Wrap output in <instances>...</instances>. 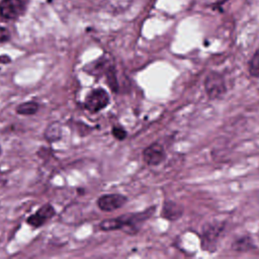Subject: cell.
Instances as JSON below:
<instances>
[{
    "label": "cell",
    "instance_id": "obj_1",
    "mask_svg": "<svg viewBox=\"0 0 259 259\" xmlns=\"http://www.w3.org/2000/svg\"><path fill=\"white\" fill-rule=\"evenodd\" d=\"M155 211V207L147 208L144 211L140 212H133V213H125L119 215L117 218H111L102 221L99 224V228L102 231H115V230H122L127 234L134 235L139 232L140 228L142 227L143 223L146 222Z\"/></svg>",
    "mask_w": 259,
    "mask_h": 259
},
{
    "label": "cell",
    "instance_id": "obj_2",
    "mask_svg": "<svg viewBox=\"0 0 259 259\" xmlns=\"http://www.w3.org/2000/svg\"><path fill=\"white\" fill-rule=\"evenodd\" d=\"M225 230V224L221 222H215L212 224L206 225L201 234V246L202 249L213 252L217 249L220 239Z\"/></svg>",
    "mask_w": 259,
    "mask_h": 259
},
{
    "label": "cell",
    "instance_id": "obj_3",
    "mask_svg": "<svg viewBox=\"0 0 259 259\" xmlns=\"http://www.w3.org/2000/svg\"><path fill=\"white\" fill-rule=\"evenodd\" d=\"M204 89L209 99H220L227 93L224 76L219 72H209L204 79Z\"/></svg>",
    "mask_w": 259,
    "mask_h": 259
},
{
    "label": "cell",
    "instance_id": "obj_4",
    "mask_svg": "<svg viewBox=\"0 0 259 259\" xmlns=\"http://www.w3.org/2000/svg\"><path fill=\"white\" fill-rule=\"evenodd\" d=\"M109 101L110 99L108 93L102 88H97L91 90L86 96L84 106L91 113H96L105 108Z\"/></svg>",
    "mask_w": 259,
    "mask_h": 259
},
{
    "label": "cell",
    "instance_id": "obj_5",
    "mask_svg": "<svg viewBox=\"0 0 259 259\" xmlns=\"http://www.w3.org/2000/svg\"><path fill=\"white\" fill-rule=\"evenodd\" d=\"M143 160L149 166H157L166 158L164 147L159 143H152L143 151Z\"/></svg>",
    "mask_w": 259,
    "mask_h": 259
},
{
    "label": "cell",
    "instance_id": "obj_6",
    "mask_svg": "<svg viewBox=\"0 0 259 259\" xmlns=\"http://www.w3.org/2000/svg\"><path fill=\"white\" fill-rule=\"evenodd\" d=\"M127 201V198L119 193H111L100 196L97 199L98 207L103 211H113L122 207Z\"/></svg>",
    "mask_w": 259,
    "mask_h": 259
},
{
    "label": "cell",
    "instance_id": "obj_7",
    "mask_svg": "<svg viewBox=\"0 0 259 259\" xmlns=\"http://www.w3.org/2000/svg\"><path fill=\"white\" fill-rule=\"evenodd\" d=\"M55 213L56 211L52 204L46 203L41 207H39L35 213L29 215L26 220V223L33 228H38L46 224L51 218H53Z\"/></svg>",
    "mask_w": 259,
    "mask_h": 259
},
{
    "label": "cell",
    "instance_id": "obj_8",
    "mask_svg": "<svg viewBox=\"0 0 259 259\" xmlns=\"http://www.w3.org/2000/svg\"><path fill=\"white\" fill-rule=\"evenodd\" d=\"M22 11L21 0H2L0 3V16L4 19H16Z\"/></svg>",
    "mask_w": 259,
    "mask_h": 259
},
{
    "label": "cell",
    "instance_id": "obj_9",
    "mask_svg": "<svg viewBox=\"0 0 259 259\" xmlns=\"http://www.w3.org/2000/svg\"><path fill=\"white\" fill-rule=\"evenodd\" d=\"M182 214H183V207L177 202L167 200L163 203L161 215L164 219L168 221H177L178 219L181 218Z\"/></svg>",
    "mask_w": 259,
    "mask_h": 259
},
{
    "label": "cell",
    "instance_id": "obj_10",
    "mask_svg": "<svg viewBox=\"0 0 259 259\" xmlns=\"http://www.w3.org/2000/svg\"><path fill=\"white\" fill-rule=\"evenodd\" d=\"M255 247L253 239L248 235L237 238L232 244V249L236 252H249L254 250Z\"/></svg>",
    "mask_w": 259,
    "mask_h": 259
},
{
    "label": "cell",
    "instance_id": "obj_11",
    "mask_svg": "<svg viewBox=\"0 0 259 259\" xmlns=\"http://www.w3.org/2000/svg\"><path fill=\"white\" fill-rule=\"evenodd\" d=\"M38 110V104L34 101H28L19 104L16 107V112L18 114H24V115H30L34 114Z\"/></svg>",
    "mask_w": 259,
    "mask_h": 259
},
{
    "label": "cell",
    "instance_id": "obj_12",
    "mask_svg": "<svg viewBox=\"0 0 259 259\" xmlns=\"http://www.w3.org/2000/svg\"><path fill=\"white\" fill-rule=\"evenodd\" d=\"M248 72L254 78L259 77V49L253 54L248 63Z\"/></svg>",
    "mask_w": 259,
    "mask_h": 259
},
{
    "label": "cell",
    "instance_id": "obj_13",
    "mask_svg": "<svg viewBox=\"0 0 259 259\" xmlns=\"http://www.w3.org/2000/svg\"><path fill=\"white\" fill-rule=\"evenodd\" d=\"M61 136V127L59 126L58 123H54V124H51L48 130H47V133H46V137L48 140L50 141H55V140H58Z\"/></svg>",
    "mask_w": 259,
    "mask_h": 259
},
{
    "label": "cell",
    "instance_id": "obj_14",
    "mask_svg": "<svg viewBox=\"0 0 259 259\" xmlns=\"http://www.w3.org/2000/svg\"><path fill=\"white\" fill-rule=\"evenodd\" d=\"M111 134H112V136H113L115 139H117V140H119V141L124 140V139L126 138V136H127V134H126V132L124 131V128H122V127H120V126H113V127H112V131H111Z\"/></svg>",
    "mask_w": 259,
    "mask_h": 259
},
{
    "label": "cell",
    "instance_id": "obj_15",
    "mask_svg": "<svg viewBox=\"0 0 259 259\" xmlns=\"http://www.w3.org/2000/svg\"><path fill=\"white\" fill-rule=\"evenodd\" d=\"M10 38V33L5 27H0V42H5Z\"/></svg>",
    "mask_w": 259,
    "mask_h": 259
},
{
    "label": "cell",
    "instance_id": "obj_16",
    "mask_svg": "<svg viewBox=\"0 0 259 259\" xmlns=\"http://www.w3.org/2000/svg\"><path fill=\"white\" fill-rule=\"evenodd\" d=\"M10 62V59L7 56H0V63H8Z\"/></svg>",
    "mask_w": 259,
    "mask_h": 259
},
{
    "label": "cell",
    "instance_id": "obj_17",
    "mask_svg": "<svg viewBox=\"0 0 259 259\" xmlns=\"http://www.w3.org/2000/svg\"><path fill=\"white\" fill-rule=\"evenodd\" d=\"M0 153H1V149H0Z\"/></svg>",
    "mask_w": 259,
    "mask_h": 259
}]
</instances>
